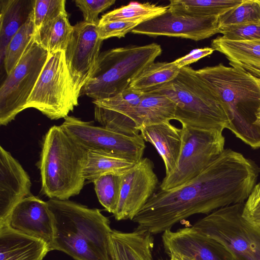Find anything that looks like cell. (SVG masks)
<instances>
[{
	"label": "cell",
	"mask_w": 260,
	"mask_h": 260,
	"mask_svg": "<svg viewBox=\"0 0 260 260\" xmlns=\"http://www.w3.org/2000/svg\"><path fill=\"white\" fill-rule=\"evenodd\" d=\"M131 32L198 41L219 33L218 17L192 16L168 9L162 14L140 23Z\"/></svg>",
	"instance_id": "12"
},
{
	"label": "cell",
	"mask_w": 260,
	"mask_h": 260,
	"mask_svg": "<svg viewBox=\"0 0 260 260\" xmlns=\"http://www.w3.org/2000/svg\"><path fill=\"white\" fill-rule=\"evenodd\" d=\"M137 162L122 156L104 151L88 150L84 169L85 180L91 182L107 174H122Z\"/></svg>",
	"instance_id": "25"
},
{
	"label": "cell",
	"mask_w": 260,
	"mask_h": 260,
	"mask_svg": "<svg viewBox=\"0 0 260 260\" xmlns=\"http://www.w3.org/2000/svg\"><path fill=\"white\" fill-rule=\"evenodd\" d=\"M162 52L155 43L107 50L100 53L96 69L80 95L93 100L107 99L127 88Z\"/></svg>",
	"instance_id": "6"
},
{
	"label": "cell",
	"mask_w": 260,
	"mask_h": 260,
	"mask_svg": "<svg viewBox=\"0 0 260 260\" xmlns=\"http://www.w3.org/2000/svg\"><path fill=\"white\" fill-rule=\"evenodd\" d=\"M115 0H76L75 4L81 11L84 21L98 26L100 19V13L107 9L114 4Z\"/></svg>",
	"instance_id": "35"
},
{
	"label": "cell",
	"mask_w": 260,
	"mask_h": 260,
	"mask_svg": "<svg viewBox=\"0 0 260 260\" xmlns=\"http://www.w3.org/2000/svg\"><path fill=\"white\" fill-rule=\"evenodd\" d=\"M50 251L43 241L0 225V260H43Z\"/></svg>",
	"instance_id": "21"
},
{
	"label": "cell",
	"mask_w": 260,
	"mask_h": 260,
	"mask_svg": "<svg viewBox=\"0 0 260 260\" xmlns=\"http://www.w3.org/2000/svg\"><path fill=\"white\" fill-rule=\"evenodd\" d=\"M211 48L224 54L232 67L260 79V40L234 41L219 36L212 40Z\"/></svg>",
	"instance_id": "22"
},
{
	"label": "cell",
	"mask_w": 260,
	"mask_h": 260,
	"mask_svg": "<svg viewBox=\"0 0 260 260\" xmlns=\"http://www.w3.org/2000/svg\"><path fill=\"white\" fill-rule=\"evenodd\" d=\"M30 177L19 161L0 147V225L5 223L14 208L32 195Z\"/></svg>",
	"instance_id": "18"
},
{
	"label": "cell",
	"mask_w": 260,
	"mask_h": 260,
	"mask_svg": "<svg viewBox=\"0 0 260 260\" xmlns=\"http://www.w3.org/2000/svg\"><path fill=\"white\" fill-rule=\"evenodd\" d=\"M259 172L252 160L224 149L192 180L169 190L156 191L132 221L138 224L137 229L156 234L191 215L244 203Z\"/></svg>",
	"instance_id": "1"
},
{
	"label": "cell",
	"mask_w": 260,
	"mask_h": 260,
	"mask_svg": "<svg viewBox=\"0 0 260 260\" xmlns=\"http://www.w3.org/2000/svg\"><path fill=\"white\" fill-rule=\"evenodd\" d=\"M176 257V260H182V258L179 256H175Z\"/></svg>",
	"instance_id": "41"
},
{
	"label": "cell",
	"mask_w": 260,
	"mask_h": 260,
	"mask_svg": "<svg viewBox=\"0 0 260 260\" xmlns=\"http://www.w3.org/2000/svg\"><path fill=\"white\" fill-rule=\"evenodd\" d=\"M140 24L139 22L130 21L108 22L99 24L97 30L99 38L102 41L113 37L121 38L124 37Z\"/></svg>",
	"instance_id": "36"
},
{
	"label": "cell",
	"mask_w": 260,
	"mask_h": 260,
	"mask_svg": "<svg viewBox=\"0 0 260 260\" xmlns=\"http://www.w3.org/2000/svg\"><path fill=\"white\" fill-rule=\"evenodd\" d=\"M54 226L53 250L75 260H111L109 218L97 208L67 200L47 201Z\"/></svg>",
	"instance_id": "3"
},
{
	"label": "cell",
	"mask_w": 260,
	"mask_h": 260,
	"mask_svg": "<svg viewBox=\"0 0 260 260\" xmlns=\"http://www.w3.org/2000/svg\"><path fill=\"white\" fill-rule=\"evenodd\" d=\"M181 69L173 62H154L145 68L128 87L143 92L151 91L174 80Z\"/></svg>",
	"instance_id": "27"
},
{
	"label": "cell",
	"mask_w": 260,
	"mask_h": 260,
	"mask_svg": "<svg viewBox=\"0 0 260 260\" xmlns=\"http://www.w3.org/2000/svg\"><path fill=\"white\" fill-rule=\"evenodd\" d=\"M64 120L61 127L87 150L111 153L136 162L143 158L146 145L140 134L126 135L71 116H67Z\"/></svg>",
	"instance_id": "11"
},
{
	"label": "cell",
	"mask_w": 260,
	"mask_h": 260,
	"mask_svg": "<svg viewBox=\"0 0 260 260\" xmlns=\"http://www.w3.org/2000/svg\"><path fill=\"white\" fill-rule=\"evenodd\" d=\"M103 41L99 38L97 26L84 21L73 26L65 54L78 98L96 69Z\"/></svg>",
	"instance_id": "13"
},
{
	"label": "cell",
	"mask_w": 260,
	"mask_h": 260,
	"mask_svg": "<svg viewBox=\"0 0 260 260\" xmlns=\"http://www.w3.org/2000/svg\"><path fill=\"white\" fill-rule=\"evenodd\" d=\"M48 55V52L33 37L18 64L7 75L0 87L1 125H7L26 109L27 101Z\"/></svg>",
	"instance_id": "10"
},
{
	"label": "cell",
	"mask_w": 260,
	"mask_h": 260,
	"mask_svg": "<svg viewBox=\"0 0 260 260\" xmlns=\"http://www.w3.org/2000/svg\"><path fill=\"white\" fill-rule=\"evenodd\" d=\"M151 91L173 101L175 120L182 126L222 131L228 127V116L222 103L189 66L181 68L174 80Z\"/></svg>",
	"instance_id": "5"
},
{
	"label": "cell",
	"mask_w": 260,
	"mask_h": 260,
	"mask_svg": "<svg viewBox=\"0 0 260 260\" xmlns=\"http://www.w3.org/2000/svg\"><path fill=\"white\" fill-rule=\"evenodd\" d=\"M181 257L182 258V260H193V259H191L190 258L185 257Z\"/></svg>",
	"instance_id": "39"
},
{
	"label": "cell",
	"mask_w": 260,
	"mask_h": 260,
	"mask_svg": "<svg viewBox=\"0 0 260 260\" xmlns=\"http://www.w3.org/2000/svg\"><path fill=\"white\" fill-rule=\"evenodd\" d=\"M219 33L225 40L249 41L260 40V22L231 25L219 27Z\"/></svg>",
	"instance_id": "34"
},
{
	"label": "cell",
	"mask_w": 260,
	"mask_h": 260,
	"mask_svg": "<svg viewBox=\"0 0 260 260\" xmlns=\"http://www.w3.org/2000/svg\"><path fill=\"white\" fill-rule=\"evenodd\" d=\"M214 51L211 47L195 49L191 51L188 54L172 62L179 69H181L183 67L189 66V64L198 61L202 58L211 55Z\"/></svg>",
	"instance_id": "38"
},
{
	"label": "cell",
	"mask_w": 260,
	"mask_h": 260,
	"mask_svg": "<svg viewBox=\"0 0 260 260\" xmlns=\"http://www.w3.org/2000/svg\"><path fill=\"white\" fill-rule=\"evenodd\" d=\"M243 216L260 226V182L254 187L244 205Z\"/></svg>",
	"instance_id": "37"
},
{
	"label": "cell",
	"mask_w": 260,
	"mask_h": 260,
	"mask_svg": "<svg viewBox=\"0 0 260 260\" xmlns=\"http://www.w3.org/2000/svg\"><path fill=\"white\" fill-rule=\"evenodd\" d=\"M170 260H176V259L174 256H171Z\"/></svg>",
	"instance_id": "40"
},
{
	"label": "cell",
	"mask_w": 260,
	"mask_h": 260,
	"mask_svg": "<svg viewBox=\"0 0 260 260\" xmlns=\"http://www.w3.org/2000/svg\"><path fill=\"white\" fill-rule=\"evenodd\" d=\"M64 51L48 55L26 103L51 120L64 118L78 105Z\"/></svg>",
	"instance_id": "8"
},
{
	"label": "cell",
	"mask_w": 260,
	"mask_h": 260,
	"mask_svg": "<svg viewBox=\"0 0 260 260\" xmlns=\"http://www.w3.org/2000/svg\"><path fill=\"white\" fill-rule=\"evenodd\" d=\"M140 135L150 143L161 157L166 169V176L176 167L182 144V128L172 125L170 121L142 127Z\"/></svg>",
	"instance_id": "19"
},
{
	"label": "cell",
	"mask_w": 260,
	"mask_h": 260,
	"mask_svg": "<svg viewBox=\"0 0 260 260\" xmlns=\"http://www.w3.org/2000/svg\"><path fill=\"white\" fill-rule=\"evenodd\" d=\"M34 34L32 12L26 22L19 28L8 44L3 63L7 75L18 64L32 39Z\"/></svg>",
	"instance_id": "30"
},
{
	"label": "cell",
	"mask_w": 260,
	"mask_h": 260,
	"mask_svg": "<svg viewBox=\"0 0 260 260\" xmlns=\"http://www.w3.org/2000/svg\"><path fill=\"white\" fill-rule=\"evenodd\" d=\"M168 9V6L157 5L148 2H131L127 5L102 15L99 24L113 21H130L141 23L162 14Z\"/></svg>",
	"instance_id": "29"
},
{
	"label": "cell",
	"mask_w": 260,
	"mask_h": 260,
	"mask_svg": "<svg viewBox=\"0 0 260 260\" xmlns=\"http://www.w3.org/2000/svg\"><path fill=\"white\" fill-rule=\"evenodd\" d=\"M244 205L217 209L192 227L223 245L234 260H260V226L243 216Z\"/></svg>",
	"instance_id": "7"
},
{
	"label": "cell",
	"mask_w": 260,
	"mask_h": 260,
	"mask_svg": "<svg viewBox=\"0 0 260 260\" xmlns=\"http://www.w3.org/2000/svg\"><path fill=\"white\" fill-rule=\"evenodd\" d=\"M182 144L176 168L165 176L159 189L169 190L192 180L224 150L222 131L182 126Z\"/></svg>",
	"instance_id": "9"
},
{
	"label": "cell",
	"mask_w": 260,
	"mask_h": 260,
	"mask_svg": "<svg viewBox=\"0 0 260 260\" xmlns=\"http://www.w3.org/2000/svg\"><path fill=\"white\" fill-rule=\"evenodd\" d=\"M122 174H105L93 182L100 203L106 211L113 214L116 210L119 201Z\"/></svg>",
	"instance_id": "31"
},
{
	"label": "cell",
	"mask_w": 260,
	"mask_h": 260,
	"mask_svg": "<svg viewBox=\"0 0 260 260\" xmlns=\"http://www.w3.org/2000/svg\"><path fill=\"white\" fill-rule=\"evenodd\" d=\"M66 12L64 0H34L33 17L35 32L44 24Z\"/></svg>",
	"instance_id": "33"
},
{
	"label": "cell",
	"mask_w": 260,
	"mask_h": 260,
	"mask_svg": "<svg viewBox=\"0 0 260 260\" xmlns=\"http://www.w3.org/2000/svg\"><path fill=\"white\" fill-rule=\"evenodd\" d=\"M158 183L153 162L147 157L123 173L115 219L132 220L156 192Z\"/></svg>",
	"instance_id": "14"
},
{
	"label": "cell",
	"mask_w": 260,
	"mask_h": 260,
	"mask_svg": "<svg viewBox=\"0 0 260 260\" xmlns=\"http://www.w3.org/2000/svg\"><path fill=\"white\" fill-rule=\"evenodd\" d=\"M175 112L176 104L173 101L165 94L150 91L144 93L129 119L139 131L142 127L175 119Z\"/></svg>",
	"instance_id": "23"
},
{
	"label": "cell",
	"mask_w": 260,
	"mask_h": 260,
	"mask_svg": "<svg viewBox=\"0 0 260 260\" xmlns=\"http://www.w3.org/2000/svg\"><path fill=\"white\" fill-rule=\"evenodd\" d=\"M110 247L111 260H154V238L144 230L131 232L113 230Z\"/></svg>",
	"instance_id": "20"
},
{
	"label": "cell",
	"mask_w": 260,
	"mask_h": 260,
	"mask_svg": "<svg viewBox=\"0 0 260 260\" xmlns=\"http://www.w3.org/2000/svg\"><path fill=\"white\" fill-rule=\"evenodd\" d=\"M73 26L71 25L66 12L44 24L35 32L34 39L48 53L66 51Z\"/></svg>",
	"instance_id": "26"
},
{
	"label": "cell",
	"mask_w": 260,
	"mask_h": 260,
	"mask_svg": "<svg viewBox=\"0 0 260 260\" xmlns=\"http://www.w3.org/2000/svg\"><path fill=\"white\" fill-rule=\"evenodd\" d=\"M144 93L128 87L111 97L93 100L95 120L112 130L128 135H139V131L129 116L140 103Z\"/></svg>",
	"instance_id": "17"
},
{
	"label": "cell",
	"mask_w": 260,
	"mask_h": 260,
	"mask_svg": "<svg viewBox=\"0 0 260 260\" xmlns=\"http://www.w3.org/2000/svg\"><path fill=\"white\" fill-rule=\"evenodd\" d=\"M196 71L223 105L227 128L252 148L260 147V79L222 63Z\"/></svg>",
	"instance_id": "2"
},
{
	"label": "cell",
	"mask_w": 260,
	"mask_h": 260,
	"mask_svg": "<svg viewBox=\"0 0 260 260\" xmlns=\"http://www.w3.org/2000/svg\"><path fill=\"white\" fill-rule=\"evenodd\" d=\"M257 22H260V0H243L218 17L219 27Z\"/></svg>",
	"instance_id": "32"
},
{
	"label": "cell",
	"mask_w": 260,
	"mask_h": 260,
	"mask_svg": "<svg viewBox=\"0 0 260 260\" xmlns=\"http://www.w3.org/2000/svg\"><path fill=\"white\" fill-rule=\"evenodd\" d=\"M162 240L166 253L171 256L193 260H234L221 243L192 226L163 233Z\"/></svg>",
	"instance_id": "15"
},
{
	"label": "cell",
	"mask_w": 260,
	"mask_h": 260,
	"mask_svg": "<svg viewBox=\"0 0 260 260\" xmlns=\"http://www.w3.org/2000/svg\"><path fill=\"white\" fill-rule=\"evenodd\" d=\"M26 236L43 241L53 250L54 220L47 201L33 195L21 201L13 209L5 224Z\"/></svg>",
	"instance_id": "16"
},
{
	"label": "cell",
	"mask_w": 260,
	"mask_h": 260,
	"mask_svg": "<svg viewBox=\"0 0 260 260\" xmlns=\"http://www.w3.org/2000/svg\"><path fill=\"white\" fill-rule=\"evenodd\" d=\"M87 152L60 125L51 127L43 138L38 164L43 193L60 200L78 194L85 181Z\"/></svg>",
	"instance_id": "4"
},
{
	"label": "cell",
	"mask_w": 260,
	"mask_h": 260,
	"mask_svg": "<svg viewBox=\"0 0 260 260\" xmlns=\"http://www.w3.org/2000/svg\"><path fill=\"white\" fill-rule=\"evenodd\" d=\"M34 0H0V62L11 40L33 12Z\"/></svg>",
	"instance_id": "24"
},
{
	"label": "cell",
	"mask_w": 260,
	"mask_h": 260,
	"mask_svg": "<svg viewBox=\"0 0 260 260\" xmlns=\"http://www.w3.org/2000/svg\"><path fill=\"white\" fill-rule=\"evenodd\" d=\"M243 0H172L171 10L192 16L219 17L239 5Z\"/></svg>",
	"instance_id": "28"
}]
</instances>
